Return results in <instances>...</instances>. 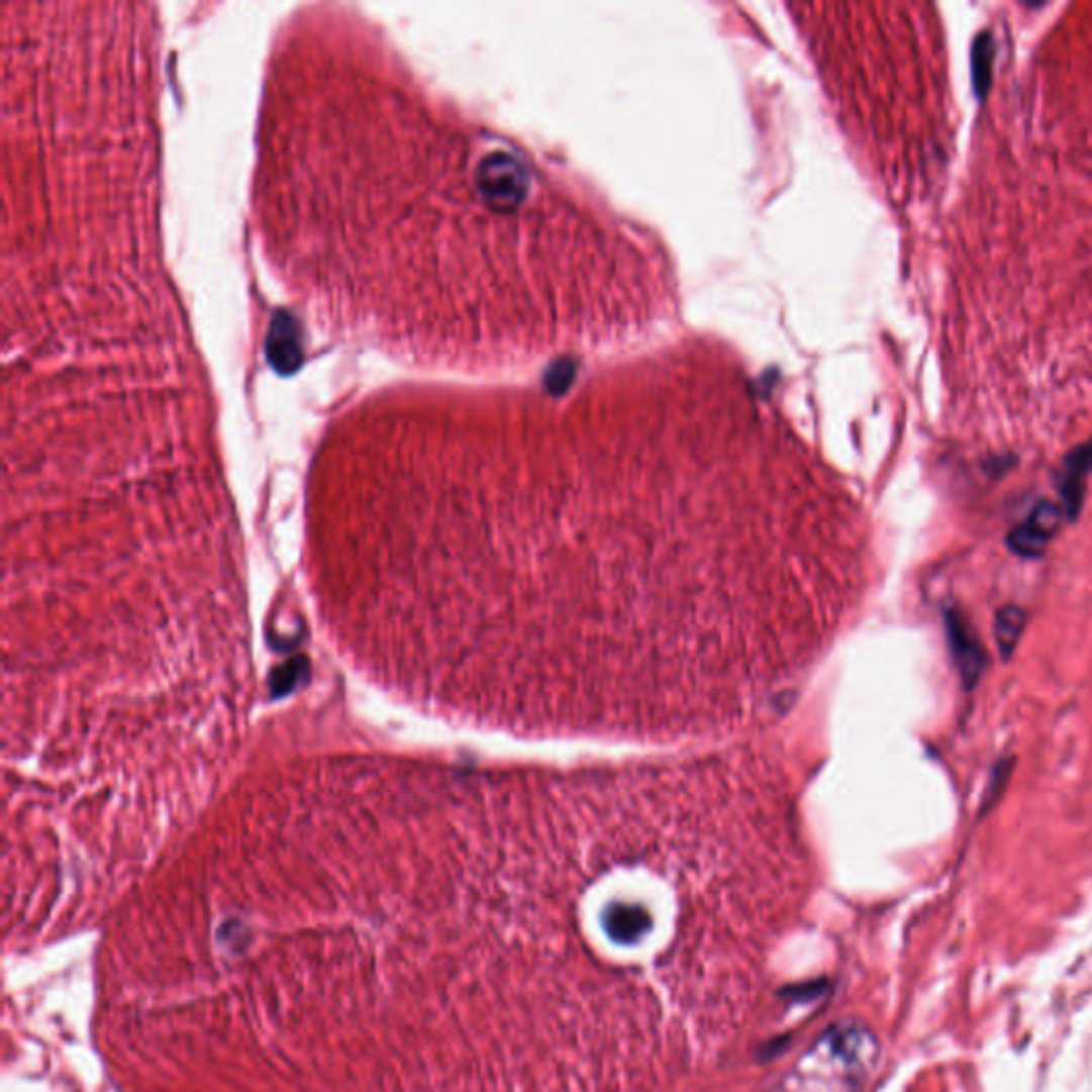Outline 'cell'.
<instances>
[{"instance_id":"cell-7","label":"cell","mask_w":1092,"mask_h":1092,"mask_svg":"<svg viewBox=\"0 0 1092 1092\" xmlns=\"http://www.w3.org/2000/svg\"><path fill=\"white\" fill-rule=\"evenodd\" d=\"M1011 764H1013V760H1001L999 764L994 766L992 777H990V788L986 790L984 804H982V811H984V813L988 811V807H992L994 800L999 798L1001 792L1005 790L1007 779H1009V775H1011Z\"/></svg>"},{"instance_id":"cell-5","label":"cell","mask_w":1092,"mask_h":1092,"mask_svg":"<svg viewBox=\"0 0 1092 1092\" xmlns=\"http://www.w3.org/2000/svg\"><path fill=\"white\" fill-rule=\"evenodd\" d=\"M994 56H996L994 36L990 32L977 34L973 41V49H971V67H973V90L980 101L986 99V94L990 92V86H992Z\"/></svg>"},{"instance_id":"cell-4","label":"cell","mask_w":1092,"mask_h":1092,"mask_svg":"<svg viewBox=\"0 0 1092 1092\" xmlns=\"http://www.w3.org/2000/svg\"><path fill=\"white\" fill-rule=\"evenodd\" d=\"M1092 474V439L1073 449L1067 457L1059 478L1061 506L1069 521H1076L1084 506L1088 476Z\"/></svg>"},{"instance_id":"cell-6","label":"cell","mask_w":1092,"mask_h":1092,"mask_svg":"<svg viewBox=\"0 0 1092 1092\" xmlns=\"http://www.w3.org/2000/svg\"><path fill=\"white\" fill-rule=\"evenodd\" d=\"M1024 625H1026V612L1024 608L1015 604L1003 606L994 615V640H996V647H999V654L1003 656V660H1009L1015 647H1018Z\"/></svg>"},{"instance_id":"cell-2","label":"cell","mask_w":1092,"mask_h":1092,"mask_svg":"<svg viewBox=\"0 0 1092 1092\" xmlns=\"http://www.w3.org/2000/svg\"><path fill=\"white\" fill-rule=\"evenodd\" d=\"M946 631L958 677L967 689H973L988 668L986 649L961 610L950 608L946 612Z\"/></svg>"},{"instance_id":"cell-3","label":"cell","mask_w":1092,"mask_h":1092,"mask_svg":"<svg viewBox=\"0 0 1092 1092\" xmlns=\"http://www.w3.org/2000/svg\"><path fill=\"white\" fill-rule=\"evenodd\" d=\"M1063 516H1065V510L1061 504H1054L1050 500L1039 502L1028 512V516L1020 525H1015L1009 531L1007 535L1009 551L1024 560L1041 558L1054 535H1057L1063 523Z\"/></svg>"},{"instance_id":"cell-1","label":"cell","mask_w":1092,"mask_h":1092,"mask_svg":"<svg viewBox=\"0 0 1092 1092\" xmlns=\"http://www.w3.org/2000/svg\"><path fill=\"white\" fill-rule=\"evenodd\" d=\"M397 481L401 687L491 730L742 734L846 604L838 497L747 404L459 435Z\"/></svg>"}]
</instances>
